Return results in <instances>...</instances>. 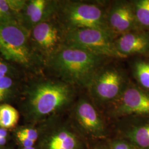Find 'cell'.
<instances>
[{
    "instance_id": "obj_1",
    "label": "cell",
    "mask_w": 149,
    "mask_h": 149,
    "mask_svg": "<svg viewBox=\"0 0 149 149\" xmlns=\"http://www.w3.org/2000/svg\"><path fill=\"white\" fill-rule=\"evenodd\" d=\"M111 59L80 48L65 46L46 62L59 79L80 90H85L97 71Z\"/></svg>"
},
{
    "instance_id": "obj_2",
    "label": "cell",
    "mask_w": 149,
    "mask_h": 149,
    "mask_svg": "<svg viewBox=\"0 0 149 149\" xmlns=\"http://www.w3.org/2000/svg\"><path fill=\"white\" fill-rule=\"evenodd\" d=\"M79 89L57 79L42 78L28 90V106L35 117L50 116L74 101Z\"/></svg>"
},
{
    "instance_id": "obj_3",
    "label": "cell",
    "mask_w": 149,
    "mask_h": 149,
    "mask_svg": "<svg viewBox=\"0 0 149 149\" xmlns=\"http://www.w3.org/2000/svg\"><path fill=\"white\" fill-rule=\"evenodd\" d=\"M109 3L104 0L59 1L56 17L67 32L95 28L110 34L106 22Z\"/></svg>"
},
{
    "instance_id": "obj_4",
    "label": "cell",
    "mask_w": 149,
    "mask_h": 149,
    "mask_svg": "<svg viewBox=\"0 0 149 149\" xmlns=\"http://www.w3.org/2000/svg\"><path fill=\"white\" fill-rule=\"evenodd\" d=\"M120 60L111 59L104 64L85 90L97 108H107L112 104L132 81L128 70Z\"/></svg>"
},
{
    "instance_id": "obj_5",
    "label": "cell",
    "mask_w": 149,
    "mask_h": 149,
    "mask_svg": "<svg viewBox=\"0 0 149 149\" xmlns=\"http://www.w3.org/2000/svg\"><path fill=\"white\" fill-rule=\"evenodd\" d=\"M30 33L18 22L0 23V53L6 60L25 68L45 65L29 42Z\"/></svg>"
},
{
    "instance_id": "obj_6",
    "label": "cell",
    "mask_w": 149,
    "mask_h": 149,
    "mask_svg": "<svg viewBox=\"0 0 149 149\" xmlns=\"http://www.w3.org/2000/svg\"><path fill=\"white\" fill-rule=\"evenodd\" d=\"M65 46L80 48L111 59L124 60L117 50L115 39L98 29L82 28L66 32Z\"/></svg>"
},
{
    "instance_id": "obj_7",
    "label": "cell",
    "mask_w": 149,
    "mask_h": 149,
    "mask_svg": "<svg viewBox=\"0 0 149 149\" xmlns=\"http://www.w3.org/2000/svg\"><path fill=\"white\" fill-rule=\"evenodd\" d=\"M32 45L46 62L66 45L67 31L56 17L32 29Z\"/></svg>"
},
{
    "instance_id": "obj_8",
    "label": "cell",
    "mask_w": 149,
    "mask_h": 149,
    "mask_svg": "<svg viewBox=\"0 0 149 149\" xmlns=\"http://www.w3.org/2000/svg\"><path fill=\"white\" fill-rule=\"evenodd\" d=\"M107 109L108 116L114 118L149 117V92L132 79L122 95Z\"/></svg>"
},
{
    "instance_id": "obj_9",
    "label": "cell",
    "mask_w": 149,
    "mask_h": 149,
    "mask_svg": "<svg viewBox=\"0 0 149 149\" xmlns=\"http://www.w3.org/2000/svg\"><path fill=\"white\" fill-rule=\"evenodd\" d=\"M106 22L108 31L115 39L128 32L140 29L132 0L109 1Z\"/></svg>"
},
{
    "instance_id": "obj_10",
    "label": "cell",
    "mask_w": 149,
    "mask_h": 149,
    "mask_svg": "<svg viewBox=\"0 0 149 149\" xmlns=\"http://www.w3.org/2000/svg\"><path fill=\"white\" fill-rule=\"evenodd\" d=\"M73 117L76 124L86 133L97 138L106 133L104 120L87 94L80 97L75 103Z\"/></svg>"
},
{
    "instance_id": "obj_11",
    "label": "cell",
    "mask_w": 149,
    "mask_h": 149,
    "mask_svg": "<svg viewBox=\"0 0 149 149\" xmlns=\"http://www.w3.org/2000/svg\"><path fill=\"white\" fill-rule=\"evenodd\" d=\"M118 53L124 60L135 56H149V31L138 29L115 39Z\"/></svg>"
},
{
    "instance_id": "obj_12",
    "label": "cell",
    "mask_w": 149,
    "mask_h": 149,
    "mask_svg": "<svg viewBox=\"0 0 149 149\" xmlns=\"http://www.w3.org/2000/svg\"><path fill=\"white\" fill-rule=\"evenodd\" d=\"M58 2V1L49 0H31L27 2L23 10L32 28L41 22L56 17Z\"/></svg>"
},
{
    "instance_id": "obj_13",
    "label": "cell",
    "mask_w": 149,
    "mask_h": 149,
    "mask_svg": "<svg viewBox=\"0 0 149 149\" xmlns=\"http://www.w3.org/2000/svg\"><path fill=\"white\" fill-rule=\"evenodd\" d=\"M126 130L130 143L138 149H149V117H132Z\"/></svg>"
},
{
    "instance_id": "obj_14",
    "label": "cell",
    "mask_w": 149,
    "mask_h": 149,
    "mask_svg": "<svg viewBox=\"0 0 149 149\" xmlns=\"http://www.w3.org/2000/svg\"><path fill=\"white\" fill-rule=\"evenodd\" d=\"M130 58L129 69L134 82L149 92V58L135 56Z\"/></svg>"
},
{
    "instance_id": "obj_15",
    "label": "cell",
    "mask_w": 149,
    "mask_h": 149,
    "mask_svg": "<svg viewBox=\"0 0 149 149\" xmlns=\"http://www.w3.org/2000/svg\"><path fill=\"white\" fill-rule=\"evenodd\" d=\"M78 144V140L74 134L63 130L55 134L50 138L48 149H77Z\"/></svg>"
},
{
    "instance_id": "obj_16",
    "label": "cell",
    "mask_w": 149,
    "mask_h": 149,
    "mask_svg": "<svg viewBox=\"0 0 149 149\" xmlns=\"http://www.w3.org/2000/svg\"><path fill=\"white\" fill-rule=\"evenodd\" d=\"M140 29L149 31V0H132Z\"/></svg>"
},
{
    "instance_id": "obj_17",
    "label": "cell",
    "mask_w": 149,
    "mask_h": 149,
    "mask_svg": "<svg viewBox=\"0 0 149 149\" xmlns=\"http://www.w3.org/2000/svg\"><path fill=\"white\" fill-rule=\"evenodd\" d=\"M19 114L15 108L8 104L0 105V127L13 128L18 122Z\"/></svg>"
},
{
    "instance_id": "obj_18",
    "label": "cell",
    "mask_w": 149,
    "mask_h": 149,
    "mask_svg": "<svg viewBox=\"0 0 149 149\" xmlns=\"http://www.w3.org/2000/svg\"><path fill=\"white\" fill-rule=\"evenodd\" d=\"M15 84L9 76L0 78V102L3 101L13 93Z\"/></svg>"
},
{
    "instance_id": "obj_19",
    "label": "cell",
    "mask_w": 149,
    "mask_h": 149,
    "mask_svg": "<svg viewBox=\"0 0 149 149\" xmlns=\"http://www.w3.org/2000/svg\"><path fill=\"white\" fill-rule=\"evenodd\" d=\"M11 11L6 0H0V23H10L18 22Z\"/></svg>"
},
{
    "instance_id": "obj_20",
    "label": "cell",
    "mask_w": 149,
    "mask_h": 149,
    "mask_svg": "<svg viewBox=\"0 0 149 149\" xmlns=\"http://www.w3.org/2000/svg\"><path fill=\"white\" fill-rule=\"evenodd\" d=\"M6 2L11 11L17 13L24 10L27 2L24 0H6Z\"/></svg>"
},
{
    "instance_id": "obj_21",
    "label": "cell",
    "mask_w": 149,
    "mask_h": 149,
    "mask_svg": "<svg viewBox=\"0 0 149 149\" xmlns=\"http://www.w3.org/2000/svg\"><path fill=\"white\" fill-rule=\"evenodd\" d=\"M17 133L31 140L34 142L37 141L38 136L37 131L36 129H32V128L23 129L21 130H19Z\"/></svg>"
},
{
    "instance_id": "obj_22",
    "label": "cell",
    "mask_w": 149,
    "mask_h": 149,
    "mask_svg": "<svg viewBox=\"0 0 149 149\" xmlns=\"http://www.w3.org/2000/svg\"><path fill=\"white\" fill-rule=\"evenodd\" d=\"M112 149H138L130 143L124 141H118L112 145Z\"/></svg>"
},
{
    "instance_id": "obj_23",
    "label": "cell",
    "mask_w": 149,
    "mask_h": 149,
    "mask_svg": "<svg viewBox=\"0 0 149 149\" xmlns=\"http://www.w3.org/2000/svg\"><path fill=\"white\" fill-rule=\"evenodd\" d=\"M11 74V68L10 66L0 60V78L9 76Z\"/></svg>"
},
{
    "instance_id": "obj_24",
    "label": "cell",
    "mask_w": 149,
    "mask_h": 149,
    "mask_svg": "<svg viewBox=\"0 0 149 149\" xmlns=\"http://www.w3.org/2000/svg\"><path fill=\"white\" fill-rule=\"evenodd\" d=\"M17 136L18 138L19 141L21 143V144H22V145L24 146V148L33 147V145L35 143L34 141L22 136L19 134L17 133Z\"/></svg>"
},
{
    "instance_id": "obj_25",
    "label": "cell",
    "mask_w": 149,
    "mask_h": 149,
    "mask_svg": "<svg viewBox=\"0 0 149 149\" xmlns=\"http://www.w3.org/2000/svg\"><path fill=\"white\" fill-rule=\"evenodd\" d=\"M7 135V130L4 128L0 127V138H6Z\"/></svg>"
},
{
    "instance_id": "obj_26",
    "label": "cell",
    "mask_w": 149,
    "mask_h": 149,
    "mask_svg": "<svg viewBox=\"0 0 149 149\" xmlns=\"http://www.w3.org/2000/svg\"><path fill=\"white\" fill-rule=\"evenodd\" d=\"M6 143V138H0V146L4 145Z\"/></svg>"
},
{
    "instance_id": "obj_27",
    "label": "cell",
    "mask_w": 149,
    "mask_h": 149,
    "mask_svg": "<svg viewBox=\"0 0 149 149\" xmlns=\"http://www.w3.org/2000/svg\"><path fill=\"white\" fill-rule=\"evenodd\" d=\"M24 149H36L33 147H31V148H24Z\"/></svg>"
},
{
    "instance_id": "obj_28",
    "label": "cell",
    "mask_w": 149,
    "mask_h": 149,
    "mask_svg": "<svg viewBox=\"0 0 149 149\" xmlns=\"http://www.w3.org/2000/svg\"><path fill=\"white\" fill-rule=\"evenodd\" d=\"M148 58H149V56H148Z\"/></svg>"
}]
</instances>
